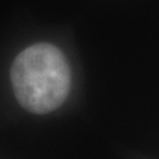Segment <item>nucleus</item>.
Returning a JSON list of instances; mask_svg holds the SVG:
<instances>
[{"mask_svg": "<svg viewBox=\"0 0 159 159\" xmlns=\"http://www.w3.org/2000/svg\"><path fill=\"white\" fill-rule=\"evenodd\" d=\"M11 81L19 105L44 115L62 106L71 90V68L61 49L49 43L33 44L12 63Z\"/></svg>", "mask_w": 159, "mask_h": 159, "instance_id": "1", "label": "nucleus"}]
</instances>
